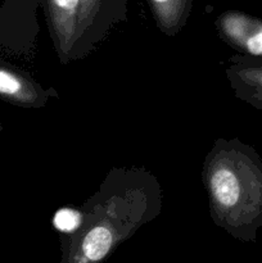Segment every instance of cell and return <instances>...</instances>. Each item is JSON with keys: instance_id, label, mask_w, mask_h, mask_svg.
I'll list each match as a JSON object with an SVG mask.
<instances>
[{"instance_id": "obj_10", "label": "cell", "mask_w": 262, "mask_h": 263, "mask_svg": "<svg viewBox=\"0 0 262 263\" xmlns=\"http://www.w3.org/2000/svg\"><path fill=\"white\" fill-rule=\"evenodd\" d=\"M2 130H3V126L0 125V133H2Z\"/></svg>"}, {"instance_id": "obj_8", "label": "cell", "mask_w": 262, "mask_h": 263, "mask_svg": "<svg viewBox=\"0 0 262 263\" xmlns=\"http://www.w3.org/2000/svg\"><path fill=\"white\" fill-rule=\"evenodd\" d=\"M159 30L174 36L181 30L189 18L193 0H148Z\"/></svg>"}, {"instance_id": "obj_3", "label": "cell", "mask_w": 262, "mask_h": 263, "mask_svg": "<svg viewBox=\"0 0 262 263\" xmlns=\"http://www.w3.org/2000/svg\"><path fill=\"white\" fill-rule=\"evenodd\" d=\"M127 17V0H81L79 32L72 57L84 55Z\"/></svg>"}, {"instance_id": "obj_1", "label": "cell", "mask_w": 262, "mask_h": 263, "mask_svg": "<svg viewBox=\"0 0 262 263\" xmlns=\"http://www.w3.org/2000/svg\"><path fill=\"white\" fill-rule=\"evenodd\" d=\"M205 186L216 222L243 241L262 228V159L238 140L218 141L205 162Z\"/></svg>"}, {"instance_id": "obj_5", "label": "cell", "mask_w": 262, "mask_h": 263, "mask_svg": "<svg viewBox=\"0 0 262 263\" xmlns=\"http://www.w3.org/2000/svg\"><path fill=\"white\" fill-rule=\"evenodd\" d=\"M58 54L62 61L71 58L79 32L81 0H41Z\"/></svg>"}, {"instance_id": "obj_2", "label": "cell", "mask_w": 262, "mask_h": 263, "mask_svg": "<svg viewBox=\"0 0 262 263\" xmlns=\"http://www.w3.org/2000/svg\"><path fill=\"white\" fill-rule=\"evenodd\" d=\"M140 190L127 195H112L104 203H95L92 213H84L77 233L62 241L61 263H103L122 241L149 217L141 204Z\"/></svg>"}, {"instance_id": "obj_4", "label": "cell", "mask_w": 262, "mask_h": 263, "mask_svg": "<svg viewBox=\"0 0 262 263\" xmlns=\"http://www.w3.org/2000/svg\"><path fill=\"white\" fill-rule=\"evenodd\" d=\"M217 28L221 37L241 55L262 58V20L228 10L217 18Z\"/></svg>"}, {"instance_id": "obj_9", "label": "cell", "mask_w": 262, "mask_h": 263, "mask_svg": "<svg viewBox=\"0 0 262 263\" xmlns=\"http://www.w3.org/2000/svg\"><path fill=\"white\" fill-rule=\"evenodd\" d=\"M84 222V213L73 208H62L57 211L53 218L54 228L63 235H73Z\"/></svg>"}, {"instance_id": "obj_6", "label": "cell", "mask_w": 262, "mask_h": 263, "mask_svg": "<svg viewBox=\"0 0 262 263\" xmlns=\"http://www.w3.org/2000/svg\"><path fill=\"white\" fill-rule=\"evenodd\" d=\"M50 94L28 74L0 59V99L13 105L39 108L46 104Z\"/></svg>"}, {"instance_id": "obj_7", "label": "cell", "mask_w": 262, "mask_h": 263, "mask_svg": "<svg viewBox=\"0 0 262 263\" xmlns=\"http://www.w3.org/2000/svg\"><path fill=\"white\" fill-rule=\"evenodd\" d=\"M230 61L228 76L236 97L262 110V58L236 55Z\"/></svg>"}]
</instances>
